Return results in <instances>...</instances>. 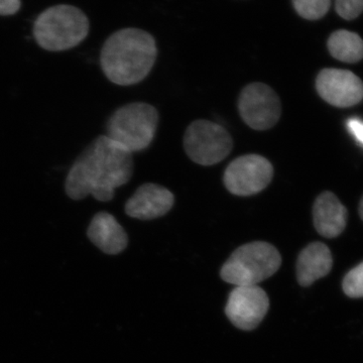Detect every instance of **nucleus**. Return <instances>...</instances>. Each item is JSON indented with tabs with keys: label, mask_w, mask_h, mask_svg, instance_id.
<instances>
[{
	"label": "nucleus",
	"mask_w": 363,
	"mask_h": 363,
	"mask_svg": "<svg viewBox=\"0 0 363 363\" xmlns=\"http://www.w3.org/2000/svg\"><path fill=\"white\" fill-rule=\"evenodd\" d=\"M133 154L106 135H100L74 162L65 181L66 194L75 201L91 195L100 202L113 199L114 191L130 181Z\"/></svg>",
	"instance_id": "nucleus-1"
},
{
	"label": "nucleus",
	"mask_w": 363,
	"mask_h": 363,
	"mask_svg": "<svg viewBox=\"0 0 363 363\" xmlns=\"http://www.w3.org/2000/svg\"><path fill=\"white\" fill-rule=\"evenodd\" d=\"M156 40L145 30L124 28L105 40L100 54L102 71L119 86L140 83L149 75L156 62Z\"/></svg>",
	"instance_id": "nucleus-2"
},
{
	"label": "nucleus",
	"mask_w": 363,
	"mask_h": 363,
	"mask_svg": "<svg viewBox=\"0 0 363 363\" xmlns=\"http://www.w3.org/2000/svg\"><path fill=\"white\" fill-rule=\"evenodd\" d=\"M87 16L77 7L61 4L49 7L33 23V38L40 48L50 52L73 49L89 33Z\"/></svg>",
	"instance_id": "nucleus-3"
},
{
	"label": "nucleus",
	"mask_w": 363,
	"mask_h": 363,
	"mask_svg": "<svg viewBox=\"0 0 363 363\" xmlns=\"http://www.w3.org/2000/svg\"><path fill=\"white\" fill-rule=\"evenodd\" d=\"M281 257L271 243L253 241L236 248L220 271L222 279L236 286H259L279 271Z\"/></svg>",
	"instance_id": "nucleus-4"
},
{
	"label": "nucleus",
	"mask_w": 363,
	"mask_h": 363,
	"mask_svg": "<svg viewBox=\"0 0 363 363\" xmlns=\"http://www.w3.org/2000/svg\"><path fill=\"white\" fill-rule=\"evenodd\" d=\"M157 124L159 112L152 105L135 102L112 113L106 123V136L133 154L149 147Z\"/></svg>",
	"instance_id": "nucleus-5"
},
{
	"label": "nucleus",
	"mask_w": 363,
	"mask_h": 363,
	"mask_svg": "<svg viewBox=\"0 0 363 363\" xmlns=\"http://www.w3.org/2000/svg\"><path fill=\"white\" fill-rule=\"evenodd\" d=\"M184 149L196 164L213 166L228 157L233 149V140L220 124L199 119L186 130Z\"/></svg>",
	"instance_id": "nucleus-6"
},
{
	"label": "nucleus",
	"mask_w": 363,
	"mask_h": 363,
	"mask_svg": "<svg viewBox=\"0 0 363 363\" xmlns=\"http://www.w3.org/2000/svg\"><path fill=\"white\" fill-rule=\"evenodd\" d=\"M274 167L267 157L250 154L236 157L227 166L223 182L227 190L236 196L259 194L269 185Z\"/></svg>",
	"instance_id": "nucleus-7"
},
{
	"label": "nucleus",
	"mask_w": 363,
	"mask_h": 363,
	"mask_svg": "<svg viewBox=\"0 0 363 363\" xmlns=\"http://www.w3.org/2000/svg\"><path fill=\"white\" fill-rule=\"evenodd\" d=\"M238 111L242 121L252 130H267L281 118V100L269 85L253 82L241 91Z\"/></svg>",
	"instance_id": "nucleus-8"
},
{
	"label": "nucleus",
	"mask_w": 363,
	"mask_h": 363,
	"mask_svg": "<svg viewBox=\"0 0 363 363\" xmlns=\"http://www.w3.org/2000/svg\"><path fill=\"white\" fill-rule=\"evenodd\" d=\"M269 308V297L260 286H235L229 294L225 314L236 328L250 331L262 323Z\"/></svg>",
	"instance_id": "nucleus-9"
},
{
	"label": "nucleus",
	"mask_w": 363,
	"mask_h": 363,
	"mask_svg": "<svg viewBox=\"0 0 363 363\" xmlns=\"http://www.w3.org/2000/svg\"><path fill=\"white\" fill-rule=\"evenodd\" d=\"M316 88L322 99L336 107H350L363 99V83L352 72L324 69L317 76Z\"/></svg>",
	"instance_id": "nucleus-10"
},
{
	"label": "nucleus",
	"mask_w": 363,
	"mask_h": 363,
	"mask_svg": "<svg viewBox=\"0 0 363 363\" xmlns=\"http://www.w3.org/2000/svg\"><path fill=\"white\" fill-rule=\"evenodd\" d=\"M175 203L173 193L157 184H143L126 202L125 213L140 220H152L169 212Z\"/></svg>",
	"instance_id": "nucleus-11"
},
{
	"label": "nucleus",
	"mask_w": 363,
	"mask_h": 363,
	"mask_svg": "<svg viewBox=\"0 0 363 363\" xmlns=\"http://www.w3.org/2000/svg\"><path fill=\"white\" fill-rule=\"evenodd\" d=\"M313 220L320 235L335 238L347 224V209L333 193L323 192L313 206Z\"/></svg>",
	"instance_id": "nucleus-12"
},
{
	"label": "nucleus",
	"mask_w": 363,
	"mask_h": 363,
	"mask_svg": "<svg viewBox=\"0 0 363 363\" xmlns=\"http://www.w3.org/2000/svg\"><path fill=\"white\" fill-rule=\"evenodd\" d=\"M89 240L107 255L123 252L128 245V236L116 217L108 212H98L88 227Z\"/></svg>",
	"instance_id": "nucleus-13"
},
{
	"label": "nucleus",
	"mask_w": 363,
	"mask_h": 363,
	"mask_svg": "<svg viewBox=\"0 0 363 363\" xmlns=\"http://www.w3.org/2000/svg\"><path fill=\"white\" fill-rule=\"evenodd\" d=\"M333 259L329 247L322 242L310 243L298 255L297 279L302 286H309L330 272Z\"/></svg>",
	"instance_id": "nucleus-14"
},
{
	"label": "nucleus",
	"mask_w": 363,
	"mask_h": 363,
	"mask_svg": "<svg viewBox=\"0 0 363 363\" xmlns=\"http://www.w3.org/2000/svg\"><path fill=\"white\" fill-rule=\"evenodd\" d=\"M327 45L332 57L339 61L357 63L363 58V40L357 33L337 30L332 33Z\"/></svg>",
	"instance_id": "nucleus-15"
},
{
	"label": "nucleus",
	"mask_w": 363,
	"mask_h": 363,
	"mask_svg": "<svg viewBox=\"0 0 363 363\" xmlns=\"http://www.w3.org/2000/svg\"><path fill=\"white\" fill-rule=\"evenodd\" d=\"M293 4L302 18L316 21L328 13L331 0H293Z\"/></svg>",
	"instance_id": "nucleus-16"
},
{
	"label": "nucleus",
	"mask_w": 363,
	"mask_h": 363,
	"mask_svg": "<svg viewBox=\"0 0 363 363\" xmlns=\"http://www.w3.org/2000/svg\"><path fill=\"white\" fill-rule=\"evenodd\" d=\"M342 289L350 298H363V262L344 277Z\"/></svg>",
	"instance_id": "nucleus-17"
},
{
	"label": "nucleus",
	"mask_w": 363,
	"mask_h": 363,
	"mask_svg": "<svg viewBox=\"0 0 363 363\" xmlns=\"http://www.w3.org/2000/svg\"><path fill=\"white\" fill-rule=\"evenodd\" d=\"M335 9L344 20H354L363 13V0H335Z\"/></svg>",
	"instance_id": "nucleus-18"
},
{
	"label": "nucleus",
	"mask_w": 363,
	"mask_h": 363,
	"mask_svg": "<svg viewBox=\"0 0 363 363\" xmlns=\"http://www.w3.org/2000/svg\"><path fill=\"white\" fill-rule=\"evenodd\" d=\"M21 0H0V16H13L20 11Z\"/></svg>",
	"instance_id": "nucleus-19"
},
{
	"label": "nucleus",
	"mask_w": 363,
	"mask_h": 363,
	"mask_svg": "<svg viewBox=\"0 0 363 363\" xmlns=\"http://www.w3.org/2000/svg\"><path fill=\"white\" fill-rule=\"evenodd\" d=\"M347 128L351 135L363 147V121L358 118H351L348 121Z\"/></svg>",
	"instance_id": "nucleus-20"
},
{
	"label": "nucleus",
	"mask_w": 363,
	"mask_h": 363,
	"mask_svg": "<svg viewBox=\"0 0 363 363\" xmlns=\"http://www.w3.org/2000/svg\"><path fill=\"white\" fill-rule=\"evenodd\" d=\"M359 215H360V217H362V219L363 220V197H362V201H360V204H359Z\"/></svg>",
	"instance_id": "nucleus-21"
}]
</instances>
